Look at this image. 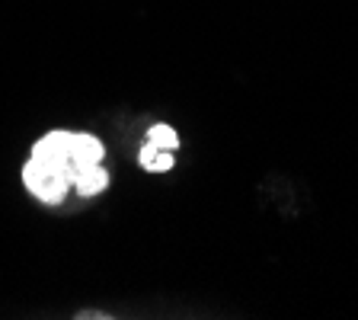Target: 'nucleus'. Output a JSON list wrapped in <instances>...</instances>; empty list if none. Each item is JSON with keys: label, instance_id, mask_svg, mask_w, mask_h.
Wrapping results in <instances>:
<instances>
[{"label": "nucleus", "instance_id": "nucleus-1", "mask_svg": "<svg viewBox=\"0 0 358 320\" xmlns=\"http://www.w3.org/2000/svg\"><path fill=\"white\" fill-rule=\"evenodd\" d=\"M106 148L90 132H55L42 134L22 164V186L42 205H64L67 193L77 189L83 199L106 193L109 170L103 167Z\"/></svg>", "mask_w": 358, "mask_h": 320}, {"label": "nucleus", "instance_id": "nucleus-2", "mask_svg": "<svg viewBox=\"0 0 358 320\" xmlns=\"http://www.w3.org/2000/svg\"><path fill=\"white\" fill-rule=\"evenodd\" d=\"M138 164H141L148 173H166V170H173V151L157 148V144L148 141L141 151H138Z\"/></svg>", "mask_w": 358, "mask_h": 320}, {"label": "nucleus", "instance_id": "nucleus-3", "mask_svg": "<svg viewBox=\"0 0 358 320\" xmlns=\"http://www.w3.org/2000/svg\"><path fill=\"white\" fill-rule=\"evenodd\" d=\"M148 141L157 144V148H166V151H176L179 148V134L173 132L170 125H154L148 132Z\"/></svg>", "mask_w": 358, "mask_h": 320}, {"label": "nucleus", "instance_id": "nucleus-4", "mask_svg": "<svg viewBox=\"0 0 358 320\" xmlns=\"http://www.w3.org/2000/svg\"><path fill=\"white\" fill-rule=\"evenodd\" d=\"M77 320H109L112 314H106V311H80V314H74Z\"/></svg>", "mask_w": 358, "mask_h": 320}]
</instances>
